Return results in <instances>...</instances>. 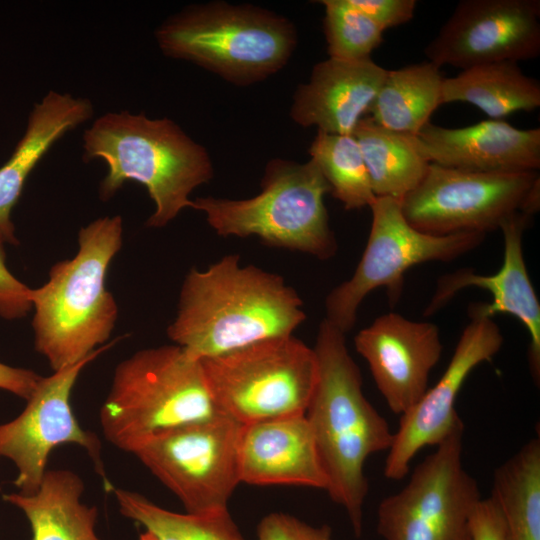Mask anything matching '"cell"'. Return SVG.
I'll list each match as a JSON object with an SVG mask.
<instances>
[{
  "label": "cell",
  "mask_w": 540,
  "mask_h": 540,
  "mask_svg": "<svg viewBox=\"0 0 540 540\" xmlns=\"http://www.w3.org/2000/svg\"><path fill=\"white\" fill-rule=\"evenodd\" d=\"M370 209L372 223L363 255L351 278L336 286L325 300V319L345 334L373 290L385 287L390 301L396 302L410 268L452 261L477 248L486 237L482 233L435 236L421 232L407 222L399 200L390 197H376Z\"/></svg>",
  "instance_id": "obj_9"
},
{
  "label": "cell",
  "mask_w": 540,
  "mask_h": 540,
  "mask_svg": "<svg viewBox=\"0 0 540 540\" xmlns=\"http://www.w3.org/2000/svg\"><path fill=\"white\" fill-rule=\"evenodd\" d=\"M532 217L515 213L505 220L500 229L504 237V258L497 273L477 274L471 269H460L441 276L424 315L435 314L461 290L477 287L492 294L491 303L475 302L478 311L493 318L506 313L516 317L529 334L528 363L531 375L540 379V303L530 280L524 254L523 234Z\"/></svg>",
  "instance_id": "obj_17"
},
{
  "label": "cell",
  "mask_w": 540,
  "mask_h": 540,
  "mask_svg": "<svg viewBox=\"0 0 540 540\" xmlns=\"http://www.w3.org/2000/svg\"><path fill=\"white\" fill-rule=\"evenodd\" d=\"M470 540H506L500 511L491 499H480L470 517Z\"/></svg>",
  "instance_id": "obj_33"
},
{
  "label": "cell",
  "mask_w": 540,
  "mask_h": 540,
  "mask_svg": "<svg viewBox=\"0 0 540 540\" xmlns=\"http://www.w3.org/2000/svg\"><path fill=\"white\" fill-rule=\"evenodd\" d=\"M308 151L328 183L330 193L346 210L370 207L376 196L353 134L317 131Z\"/></svg>",
  "instance_id": "obj_28"
},
{
  "label": "cell",
  "mask_w": 540,
  "mask_h": 540,
  "mask_svg": "<svg viewBox=\"0 0 540 540\" xmlns=\"http://www.w3.org/2000/svg\"><path fill=\"white\" fill-rule=\"evenodd\" d=\"M430 162L483 173L538 171L540 129H518L502 120H484L462 128L426 124L416 135Z\"/></svg>",
  "instance_id": "obj_18"
},
{
  "label": "cell",
  "mask_w": 540,
  "mask_h": 540,
  "mask_svg": "<svg viewBox=\"0 0 540 540\" xmlns=\"http://www.w3.org/2000/svg\"><path fill=\"white\" fill-rule=\"evenodd\" d=\"M354 345L389 409L400 416L428 390L430 372L443 351L436 324L413 321L395 312L381 315L361 329Z\"/></svg>",
  "instance_id": "obj_16"
},
{
  "label": "cell",
  "mask_w": 540,
  "mask_h": 540,
  "mask_svg": "<svg viewBox=\"0 0 540 540\" xmlns=\"http://www.w3.org/2000/svg\"><path fill=\"white\" fill-rule=\"evenodd\" d=\"M82 479L65 469L47 470L36 492L4 494L30 523L32 540H101L96 507L81 502Z\"/></svg>",
  "instance_id": "obj_22"
},
{
  "label": "cell",
  "mask_w": 540,
  "mask_h": 540,
  "mask_svg": "<svg viewBox=\"0 0 540 540\" xmlns=\"http://www.w3.org/2000/svg\"><path fill=\"white\" fill-rule=\"evenodd\" d=\"M539 180L538 171L483 173L430 163L422 181L399 202L407 222L426 234L486 235L515 213L529 216L527 199Z\"/></svg>",
  "instance_id": "obj_12"
},
{
  "label": "cell",
  "mask_w": 540,
  "mask_h": 540,
  "mask_svg": "<svg viewBox=\"0 0 540 540\" xmlns=\"http://www.w3.org/2000/svg\"><path fill=\"white\" fill-rule=\"evenodd\" d=\"M376 197L401 200L424 178L430 162L418 146L416 135L399 133L363 117L353 131Z\"/></svg>",
  "instance_id": "obj_24"
},
{
  "label": "cell",
  "mask_w": 540,
  "mask_h": 540,
  "mask_svg": "<svg viewBox=\"0 0 540 540\" xmlns=\"http://www.w3.org/2000/svg\"><path fill=\"white\" fill-rule=\"evenodd\" d=\"M424 53L461 69L540 54L539 0H462Z\"/></svg>",
  "instance_id": "obj_15"
},
{
  "label": "cell",
  "mask_w": 540,
  "mask_h": 540,
  "mask_svg": "<svg viewBox=\"0 0 540 540\" xmlns=\"http://www.w3.org/2000/svg\"><path fill=\"white\" fill-rule=\"evenodd\" d=\"M330 187L313 160L274 158L265 167L261 191L246 199L212 196L193 200L194 209L220 236L258 237L264 244L327 260L337 252L324 196Z\"/></svg>",
  "instance_id": "obj_7"
},
{
  "label": "cell",
  "mask_w": 540,
  "mask_h": 540,
  "mask_svg": "<svg viewBox=\"0 0 540 540\" xmlns=\"http://www.w3.org/2000/svg\"><path fill=\"white\" fill-rule=\"evenodd\" d=\"M93 114L89 99L69 93L49 91L34 104L24 134L0 167V230L6 242L18 243L11 213L29 174L56 141Z\"/></svg>",
  "instance_id": "obj_21"
},
{
  "label": "cell",
  "mask_w": 540,
  "mask_h": 540,
  "mask_svg": "<svg viewBox=\"0 0 540 540\" xmlns=\"http://www.w3.org/2000/svg\"><path fill=\"white\" fill-rule=\"evenodd\" d=\"M42 376L32 370L12 367L0 362V389L25 399L31 397Z\"/></svg>",
  "instance_id": "obj_34"
},
{
  "label": "cell",
  "mask_w": 540,
  "mask_h": 540,
  "mask_svg": "<svg viewBox=\"0 0 540 540\" xmlns=\"http://www.w3.org/2000/svg\"><path fill=\"white\" fill-rule=\"evenodd\" d=\"M0 230V317L6 320L20 319L32 309L31 290L18 280L6 265L4 243Z\"/></svg>",
  "instance_id": "obj_31"
},
{
  "label": "cell",
  "mask_w": 540,
  "mask_h": 540,
  "mask_svg": "<svg viewBox=\"0 0 540 540\" xmlns=\"http://www.w3.org/2000/svg\"><path fill=\"white\" fill-rule=\"evenodd\" d=\"M114 342L96 349L80 362L42 377L24 410L10 422L0 424V456L17 468L14 484L23 494L37 491L51 451L62 444H77L85 449L106 487L98 437L82 429L75 418L70 397L82 369Z\"/></svg>",
  "instance_id": "obj_13"
},
{
  "label": "cell",
  "mask_w": 540,
  "mask_h": 540,
  "mask_svg": "<svg viewBox=\"0 0 540 540\" xmlns=\"http://www.w3.org/2000/svg\"><path fill=\"white\" fill-rule=\"evenodd\" d=\"M329 58L363 60L382 42L384 31L349 0H321Z\"/></svg>",
  "instance_id": "obj_29"
},
{
  "label": "cell",
  "mask_w": 540,
  "mask_h": 540,
  "mask_svg": "<svg viewBox=\"0 0 540 540\" xmlns=\"http://www.w3.org/2000/svg\"><path fill=\"white\" fill-rule=\"evenodd\" d=\"M238 464L240 481L247 484L327 489V478L305 414L241 425Z\"/></svg>",
  "instance_id": "obj_20"
},
{
  "label": "cell",
  "mask_w": 540,
  "mask_h": 540,
  "mask_svg": "<svg viewBox=\"0 0 540 540\" xmlns=\"http://www.w3.org/2000/svg\"><path fill=\"white\" fill-rule=\"evenodd\" d=\"M442 104L466 102L494 120L540 106L539 81L527 76L517 62L501 61L473 66L444 78Z\"/></svg>",
  "instance_id": "obj_23"
},
{
  "label": "cell",
  "mask_w": 540,
  "mask_h": 540,
  "mask_svg": "<svg viewBox=\"0 0 540 540\" xmlns=\"http://www.w3.org/2000/svg\"><path fill=\"white\" fill-rule=\"evenodd\" d=\"M218 414L200 360L175 344L121 361L99 419L107 441L133 454L160 433Z\"/></svg>",
  "instance_id": "obj_6"
},
{
  "label": "cell",
  "mask_w": 540,
  "mask_h": 540,
  "mask_svg": "<svg viewBox=\"0 0 540 540\" xmlns=\"http://www.w3.org/2000/svg\"><path fill=\"white\" fill-rule=\"evenodd\" d=\"M82 140L84 160L102 159L107 166L101 199H110L127 181L145 186L155 205L148 227H164L183 209H194L191 193L214 176L207 149L166 117L108 112L94 120Z\"/></svg>",
  "instance_id": "obj_3"
},
{
  "label": "cell",
  "mask_w": 540,
  "mask_h": 540,
  "mask_svg": "<svg viewBox=\"0 0 540 540\" xmlns=\"http://www.w3.org/2000/svg\"><path fill=\"white\" fill-rule=\"evenodd\" d=\"M470 321L463 329L450 362L438 382L408 412L401 415L384 465L387 479L402 480L415 455L426 446H437L464 424L456 411L458 393L474 368L490 361L504 338L492 318L469 306Z\"/></svg>",
  "instance_id": "obj_14"
},
{
  "label": "cell",
  "mask_w": 540,
  "mask_h": 540,
  "mask_svg": "<svg viewBox=\"0 0 540 540\" xmlns=\"http://www.w3.org/2000/svg\"><path fill=\"white\" fill-rule=\"evenodd\" d=\"M387 69L371 58H327L312 68L309 80L293 95L290 117L302 127L351 135L370 112Z\"/></svg>",
  "instance_id": "obj_19"
},
{
  "label": "cell",
  "mask_w": 540,
  "mask_h": 540,
  "mask_svg": "<svg viewBox=\"0 0 540 540\" xmlns=\"http://www.w3.org/2000/svg\"><path fill=\"white\" fill-rule=\"evenodd\" d=\"M464 427L414 469L408 483L384 498L377 532L384 540H470V517L481 499L462 461Z\"/></svg>",
  "instance_id": "obj_11"
},
{
  "label": "cell",
  "mask_w": 540,
  "mask_h": 540,
  "mask_svg": "<svg viewBox=\"0 0 540 540\" xmlns=\"http://www.w3.org/2000/svg\"><path fill=\"white\" fill-rule=\"evenodd\" d=\"M284 279L229 254L191 269L181 287L168 337L194 359L214 357L267 338L291 335L306 319Z\"/></svg>",
  "instance_id": "obj_1"
},
{
  "label": "cell",
  "mask_w": 540,
  "mask_h": 540,
  "mask_svg": "<svg viewBox=\"0 0 540 540\" xmlns=\"http://www.w3.org/2000/svg\"><path fill=\"white\" fill-rule=\"evenodd\" d=\"M258 540H334L327 525L311 526L291 515L274 512L257 527Z\"/></svg>",
  "instance_id": "obj_30"
},
{
  "label": "cell",
  "mask_w": 540,
  "mask_h": 540,
  "mask_svg": "<svg viewBox=\"0 0 540 540\" xmlns=\"http://www.w3.org/2000/svg\"><path fill=\"white\" fill-rule=\"evenodd\" d=\"M218 411L240 425L305 414L318 376L313 348L291 335L200 360Z\"/></svg>",
  "instance_id": "obj_8"
},
{
  "label": "cell",
  "mask_w": 540,
  "mask_h": 540,
  "mask_svg": "<svg viewBox=\"0 0 540 540\" xmlns=\"http://www.w3.org/2000/svg\"><path fill=\"white\" fill-rule=\"evenodd\" d=\"M240 426L218 414L160 433L133 454L181 501L186 512H223L241 482Z\"/></svg>",
  "instance_id": "obj_10"
},
{
  "label": "cell",
  "mask_w": 540,
  "mask_h": 540,
  "mask_svg": "<svg viewBox=\"0 0 540 540\" xmlns=\"http://www.w3.org/2000/svg\"><path fill=\"white\" fill-rule=\"evenodd\" d=\"M120 513L144 527L139 540H246L228 510L212 514L176 513L143 495L112 486Z\"/></svg>",
  "instance_id": "obj_27"
},
{
  "label": "cell",
  "mask_w": 540,
  "mask_h": 540,
  "mask_svg": "<svg viewBox=\"0 0 540 540\" xmlns=\"http://www.w3.org/2000/svg\"><path fill=\"white\" fill-rule=\"evenodd\" d=\"M122 234L118 215L90 222L79 231L77 254L53 265L48 281L31 290L35 349L53 372L80 362L109 339L118 307L105 277Z\"/></svg>",
  "instance_id": "obj_4"
},
{
  "label": "cell",
  "mask_w": 540,
  "mask_h": 540,
  "mask_svg": "<svg viewBox=\"0 0 540 540\" xmlns=\"http://www.w3.org/2000/svg\"><path fill=\"white\" fill-rule=\"evenodd\" d=\"M318 366L314 392L305 412L327 478V493L342 506L360 537L368 493L367 459L390 448L386 419L367 400L361 372L350 356L345 333L325 318L313 348Z\"/></svg>",
  "instance_id": "obj_2"
},
{
  "label": "cell",
  "mask_w": 540,
  "mask_h": 540,
  "mask_svg": "<svg viewBox=\"0 0 540 540\" xmlns=\"http://www.w3.org/2000/svg\"><path fill=\"white\" fill-rule=\"evenodd\" d=\"M164 55L194 63L237 86L280 71L297 45L293 23L250 4L211 1L185 7L155 31Z\"/></svg>",
  "instance_id": "obj_5"
},
{
  "label": "cell",
  "mask_w": 540,
  "mask_h": 540,
  "mask_svg": "<svg viewBox=\"0 0 540 540\" xmlns=\"http://www.w3.org/2000/svg\"><path fill=\"white\" fill-rule=\"evenodd\" d=\"M490 497L500 511L506 540H540L539 436L495 469Z\"/></svg>",
  "instance_id": "obj_26"
},
{
  "label": "cell",
  "mask_w": 540,
  "mask_h": 540,
  "mask_svg": "<svg viewBox=\"0 0 540 540\" xmlns=\"http://www.w3.org/2000/svg\"><path fill=\"white\" fill-rule=\"evenodd\" d=\"M440 68L425 61L387 70L370 117L388 130L417 135L442 105L444 77Z\"/></svg>",
  "instance_id": "obj_25"
},
{
  "label": "cell",
  "mask_w": 540,
  "mask_h": 540,
  "mask_svg": "<svg viewBox=\"0 0 540 540\" xmlns=\"http://www.w3.org/2000/svg\"><path fill=\"white\" fill-rule=\"evenodd\" d=\"M383 31L409 22L414 17L415 0H349Z\"/></svg>",
  "instance_id": "obj_32"
}]
</instances>
